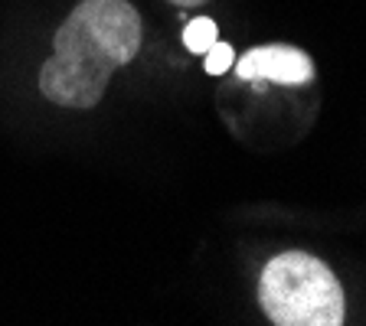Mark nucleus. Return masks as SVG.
<instances>
[{"label": "nucleus", "mask_w": 366, "mask_h": 326, "mask_svg": "<svg viewBox=\"0 0 366 326\" xmlns=\"http://www.w3.org/2000/svg\"><path fill=\"white\" fill-rule=\"evenodd\" d=\"M141 43L144 26L131 0H79L53 33V56L36 76L39 95L66 111H92Z\"/></svg>", "instance_id": "f257e3e1"}, {"label": "nucleus", "mask_w": 366, "mask_h": 326, "mask_svg": "<svg viewBox=\"0 0 366 326\" xmlns=\"http://www.w3.org/2000/svg\"><path fill=\"white\" fill-rule=\"evenodd\" d=\"M259 307L274 326H343L347 294L327 261L301 248L274 255L259 274Z\"/></svg>", "instance_id": "f03ea898"}, {"label": "nucleus", "mask_w": 366, "mask_h": 326, "mask_svg": "<svg viewBox=\"0 0 366 326\" xmlns=\"http://www.w3.org/2000/svg\"><path fill=\"white\" fill-rule=\"evenodd\" d=\"M232 72L242 82H274V85H311L317 68L314 59L288 43L252 46L249 53L236 56Z\"/></svg>", "instance_id": "7ed1b4c3"}, {"label": "nucleus", "mask_w": 366, "mask_h": 326, "mask_svg": "<svg viewBox=\"0 0 366 326\" xmlns=\"http://www.w3.org/2000/svg\"><path fill=\"white\" fill-rule=\"evenodd\" d=\"M216 39H219V26H216V20H209V16H197V20H190L183 26V46L197 56H203Z\"/></svg>", "instance_id": "20e7f679"}, {"label": "nucleus", "mask_w": 366, "mask_h": 326, "mask_svg": "<svg viewBox=\"0 0 366 326\" xmlns=\"http://www.w3.org/2000/svg\"><path fill=\"white\" fill-rule=\"evenodd\" d=\"M203 56H206L203 59L206 76H226L229 68H232V62H236V49H232L229 43H219V39H216Z\"/></svg>", "instance_id": "39448f33"}, {"label": "nucleus", "mask_w": 366, "mask_h": 326, "mask_svg": "<svg viewBox=\"0 0 366 326\" xmlns=\"http://www.w3.org/2000/svg\"><path fill=\"white\" fill-rule=\"evenodd\" d=\"M174 7H203L206 0H170Z\"/></svg>", "instance_id": "423d86ee"}]
</instances>
